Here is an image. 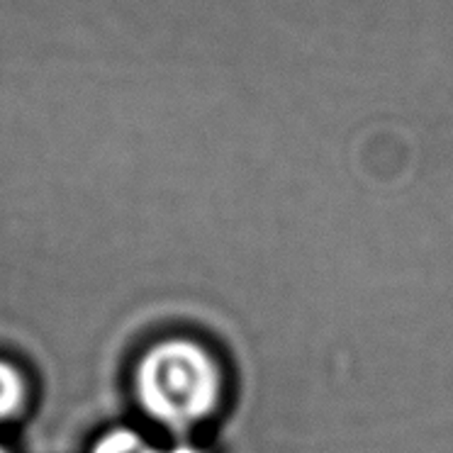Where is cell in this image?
Segmentation results:
<instances>
[{
  "label": "cell",
  "instance_id": "obj_1",
  "mask_svg": "<svg viewBox=\"0 0 453 453\" xmlns=\"http://www.w3.org/2000/svg\"><path fill=\"white\" fill-rule=\"evenodd\" d=\"M137 397L154 422L186 432L219 410L225 368L196 339H166L139 361Z\"/></svg>",
  "mask_w": 453,
  "mask_h": 453
},
{
  "label": "cell",
  "instance_id": "obj_2",
  "mask_svg": "<svg viewBox=\"0 0 453 453\" xmlns=\"http://www.w3.org/2000/svg\"><path fill=\"white\" fill-rule=\"evenodd\" d=\"M168 446H157L134 429H110L100 436L93 453H166Z\"/></svg>",
  "mask_w": 453,
  "mask_h": 453
},
{
  "label": "cell",
  "instance_id": "obj_3",
  "mask_svg": "<svg viewBox=\"0 0 453 453\" xmlns=\"http://www.w3.org/2000/svg\"><path fill=\"white\" fill-rule=\"evenodd\" d=\"M22 378L11 364L0 361V419L11 417L22 404Z\"/></svg>",
  "mask_w": 453,
  "mask_h": 453
},
{
  "label": "cell",
  "instance_id": "obj_4",
  "mask_svg": "<svg viewBox=\"0 0 453 453\" xmlns=\"http://www.w3.org/2000/svg\"><path fill=\"white\" fill-rule=\"evenodd\" d=\"M166 453H203L196 446H190V443H173V446H168Z\"/></svg>",
  "mask_w": 453,
  "mask_h": 453
},
{
  "label": "cell",
  "instance_id": "obj_5",
  "mask_svg": "<svg viewBox=\"0 0 453 453\" xmlns=\"http://www.w3.org/2000/svg\"><path fill=\"white\" fill-rule=\"evenodd\" d=\"M0 453H8V451H5V446H3V443H0Z\"/></svg>",
  "mask_w": 453,
  "mask_h": 453
}]
</instances>
